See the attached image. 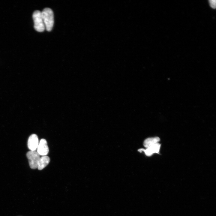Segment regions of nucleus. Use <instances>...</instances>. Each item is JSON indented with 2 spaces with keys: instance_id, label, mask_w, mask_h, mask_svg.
Here are the masks:
<instances>
[{
  "instance_id": "nucleus-1",
  "label": "nucleus",
  "mask_w": 216,
  "mask_h": 216,
  "mask_svg": "<svg viewBox=\"0 0 216 216\" xmlns=\"http://www.w3.org/2000/svg\"><path fill=\"white\" fill-rule=\"evenodd\" d=\"M41 14L45 29L48 31H50L54 22L52 10L49 8H45L41 12Z\"/></svg>"
},
{
  "instance_id": "nucleus-2",
  "label": "nucleus",
  "mask_w": 216,
  "mask_h": 216,
  "mask_svg": "<svg viewBox=\"0 0 216 216\" xmlns=\"http://www.w3.org/2000/svg\"><path fill=\"white\" fill-rule=\"evenodd\" d=\"M32 17L35 30L39 32H44L45 28L41 12L38 10L35 11L33 14Z\"/></svg>"
},
{
  "instance_id": "nucleus-3",
  "label": "nucleus",
  "mask_w": 216,
  "mask_h": 216,
  "mask_svg": "<svg viewBox=\"0 0 216 216\" xmlns=\"http://www.w3.org/2000/svg\"><path fill=\"white\" fill-rule=\"evenodd\" d=\"M30 168L33 169L37 168L38 164L40 158V155L37 151H30L26 153Z\"/></svg>"
},
{
  "instance_id": "nucleus-4",
  "label": "nucleus",
  "mask_w": 216,
  "mask_h": 216,
  "mask_svg": "<svg viewBox=\"0 0 216 216\" xmlns=\"http://www.w3.org/2000/svg\"><path fill=\"white\" fill-rule=\"evenodd\" d=\"M37 152L40 155L42 156H46L48 154L49 149L47 141L45 139H42L40 140Z\"/></svg>"
},
{
  "instance_id": "nucleus-5",
  "label": "nucleus",
  "mask_w": 216,
  "mask_h": 216,
  "mask_svg": "<svg viewBox=\"0 0 216 216\" xmlns=\"http://www.w3.org/2000/svg\"><path fill=\"white\" fill-rule=\"evenodd\" d=\"M39 143L38 136L35 134H33L28 138L27 142L28 147L30 151H35Z\"/></svg>"
},
{
  "instance_id": "nucleus-6",
  "label": "nucleus",
  "mask_w": 216,
  "mask_h": 216,
  "mask_svg": "<svg viewBox=\"0 0 216 216\" xmlns=\"http://www.w3.org/2000/svg\"><path fill=\"white\" fill-rule=\"evenodd\" d=\"M160 147V144L158 143H156L148 148L146 149L141 148L138 150L139 152L143 151L145 154L148 156H150L155 153H158L159 152Z\"/></svg>"
},
{
  "instance_id": "nucleus-7",
  "label": "nucleus",
  "mask_w": 216,
  "mask_h": 216,
  "mask_svg": "<svg viewBox=\"0 0 216 216\" xmlns=\"http://www.w3.org/2000/svg\"><path fill=\"white\" fill-rule=\"evenodd\" d=\"M50 161V158L46 156L40 157L38 164L37 168L39 170H41L46 166Z\"/></svg>"
},
{
  "instance_id": "nucleus-8",
  "label": "nucleus",
  "mask_w": 216,
  "mask_h": 216,
  "mask_svg": "<svg viewBox=\"0 0 216 216\" xmlns=\"http://www.w3.org/2000/svg\"><path fill=\"white\" fill-rule=\"evenodd\" d=\"M160 140V138L158 137L148 138L144 140L143 145L146 148H147L156 143H158Z\"/></svg>"
},
{
  "instance_id": "nucleus-9",
  "label": "nucleus",
  "mask_w": 216,
  "mask_h": 216,
  "mask_svg": "<svg viewBox=\"0 0 216 216\" xmlns=\"http://www.w3.org/2000/svg\"><path fill=\"white\" fill-rule=\"evenodd\" d=\"M209 4L211 8L215 9L216 7V1L215 0H209Z\"/></svg>"
}]
</instances>
